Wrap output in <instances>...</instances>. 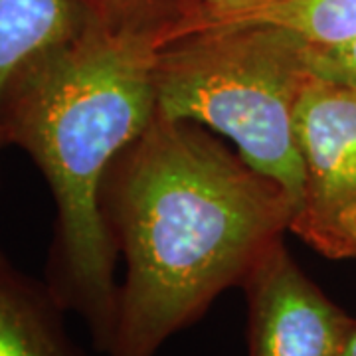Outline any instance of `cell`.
I'll return each instance as SVG.
<instances>
[{
	"label": "cell",
	"instance_id": "obj_1",
	"mask_svg": "<svg viewBox=\"0 0 356 356\" xmlns=\"http://www.w3.org/2000/svg\"><path fill=\"white\" fill-rule=\"evenodd\" d=\"M102 210L125 264L107 356H156L242 285L297 212L208 129L161 113L115 159Z\"/></svg>",
	"mask_w": 356,
	"mask_h": 356
},
{
	"label": "cell",
	"instance_id": "obj_2",
	"mask_svg": "<svg viewBox=\"0 0 356 356\" xmlns=\"http://www.w3.org/2000/svg\"><path fill=\"white\" fill-rule=\"evenodd\" d=\"M165 46L88 18L70 38L30 58L0 95V135L36 163L56 202L46 283L65 313L83 318L107 353L121 259L102 210L115 159L156 115L154 62Z\"/></svg>",
	"mask_w": 356,
	"mask_h": 356
},
{
	"label": "cell",
	"instance_id": "obj_3",
	"mask_svg": "<svg viewBox=\"0 0 356 356\" xmlns=\"http://www.w3.org/2000/svg\"><path fill=\"white\" fill-rule=\"evenodd\" d=\"M309 44L273 26H208L159 48L156 113L224 135L248 165L305 200L297 107Z\"/></svg>",
	"mask_w": 356,
	"mask_h": 356
},
{
	"label": "cell",
	"instance_id": "obj_4",
	"mask_svg": "<svg viewBox=\"0 0 356 356\" xmlns=\"http://www.w3.org/2000/svg\"><path fill=\"white\" fill-rule=\"evenodd\" d=\"M248 301V356H339L356 318L293 259L283 238L240 285Z\"/></svg>",
	"mask_w": 356,
	"mask_h": 356
},
{
	"label": "cell",
	"instance_id": "obj_5",
	"mask_svg": "<svg viewBox=\"0 0 356 356\" xmlns=\"http://www.w3.org/2000/svg\"><path fill=\"white\" fill-rule=\"evenodd\" d=\"M305 200L291 232L307 242L356 204V86L313 76L297 107Z\"/></svg>",
	"mask_w": 356,
	"mask_h": 356
},
{
	"label": "cell",
	"instance_id": "obj_6",
	"mask_svg": "<svg viewBox=\"0 0 356 356\" xmlns=\"http://www.w3.org/2000/svg\"><path fill=\"white\" fill-rule=\"evenodd\" d=\"M64 315L48 283L26 275L0 250V356H86Z\"/></svg>",
	"mask_w": 356,
	"mask_h": 356
},
{
	"label": "cell",
	"instance_id": "obj_7",
	"mask_svg": "<svg viewBox=\"0 0 356 356\" xmlns=\"http://www.w3.org/2000/svg\"><path fill=\"white\" fill-rule=\"evenodd\" d=\"M88 18L77 0H0V95L20 65L70 38Z\"/></svg>",
	"mask_w": 356,
	"mask_h": 356
},
{
	"label": "cell",
	"instance_id": "obj_8",
	"mask_svg": "<svg viewBox=\"0 0 356 356\" xmlns=\"http://www.w3.org/2000/svg\"><path fill=\"white\" fill-rule=\"evenodd\" d=\"M212 26H273L309 46H332L356 36V0H269L255 10Z\"/></svg>",
	"mask_w": 356,
	"mask_h": 356
},
{
	"label": "cell",
	"instance_id": "obj_9",
	"mask_svg": "<svg viewBox=\"0 0 356 356\" xmlns=\"http://www.w3.org/2000/svg\"><path fill=\"white\" fill-rule=\"evenodd\" d=\"M89 18L113 30L153 36L168 44L202 20L196 0H77Z\"/></svg>",
	"mask_w": 356,
	"mask_h": 356
},
{
	"label": "cell",
	"instance_id": "obj_10",
	"mask_svg": "<svg viewBox=\"0 0 356 356\" xmlns=\"http://www.w3.org/2000/svg\"><path fill=\"white\" fill-rule=\"evenodd\" d=\"M307 60L318 79L356 86V36L332 46H309Z\"/></svg>",
	"mask_w": 356,
	"mask_h": 356
},
{
	"label": "cell",
	"instance_id": "obj_11",
	"mask_svg": "<svg viewBox=\"0 0 356 356\" xmlns=\"http://www.w3.org/2000/svg\"><path fill=\"white\" fill-rule=\"evenodd\" d=\"M305 243L329 259H356V204L341 210Z\"/></svg>",
	"mask_w": 356,
	"mask_h": 356
},
{
	"label": "cell",
	"instance_id": "obj_12",
	"mask_svg": "<svg viewBox=\"0 0 356 356\" xmlns=\"http://www.w3.org/2000/svg\"><path fill=\"white\" fill-rule=\"evenodd\" d=\"M196 2L202 10V20L196 26V30H198L204 26L220 24V22L232 20V18L242 16L250 10H255L269 0H196Z\"/></svg>",
	"mask_w": 356,
	"mask_h": 356
},
{
	"label": "cell",
	"instance_id": "obj_13",
	"mask_svg": "<svg viewBox=\"0 0 356 356\" xmlns=\"http://www.w3.org/2000/svg\"><path fill=\"white\" fill-rule=\"evenodd\" d=\"M339 356H356V325L348 334V339H346V343H344L343 350H341Z\"/></svg>",
	"mask_w": 356,
	"mask_h": 356
}]
</instances>
